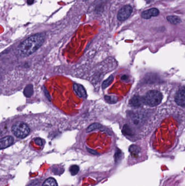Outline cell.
I'll return each instance as SVG.
<instances>
[{"mask_svg":"<svg viewBox=\"0 0 185 186\" xmlns=\"http://www.w3.org/2000/svg\"><path fill=\"white\" fill-rule=\"evenodd\" d=\"M42 186H58L56 180L53 177H50L44 182Z\"/></svg>","mask_w":185,"mask_h":186,"instance_id":"cell-12","label":"cell"},{"mask_svg":"<svg viewBox=\"0 0 185 186\" xmlns=\"http://www.w3.org/2000/svg\"><path fill=\"white\" fill-rule=\"evenodd\" d=\"M34 0H27V3L28 5H32L33 3H34Z\"/></svg>","mask_w":185,"mask_h":186,"instance_id":"cell-24","label":"cell"},{"mask_svg":"<svg viewBox=\"0 0 185 186\" xmlns=\"http://www.w3.org/2000/svg\"><path fill=\"white\" fill-rule=\"evenodd\" d=\"M113 80H114V76L112 75H111L109 78H107L106 80L103 81V82L102 83V88L105 89L107 88L112 82Z\"/></svg>","mask_w":185,"mask_h":186,"instance_id":"cell-14","label":"cell"},{"mask_svg":"<svg viewBox=\"0 0 185 186\" xmlns=\"http://www.w3.org/2000/svg\"><path fill=\"white\" fill-rule=\"evenodd\" d=\"M84 1H88V0H83Z\"/></svg>","mask_w":185,"mask_h":186,"instance_id":"cell-25","label":"cell"},{"mask_svg":"<svg viewBox=\"0 0 185 186\" xmlns=\"http://www.w3.org/2000/svg\"><path fill=\"white\" fill-rule=\"evenodd\" d=\"M123 133L124 135H129V136H132L133 135H134L133 131L132 130V129L129 126L127 125H125L123 126Z\"/></svg>","mask_w":185,"mask_h":186,"instance_id":"cell-15","label":"cell"},{"mask_svg":"<svg viewBox=\"0 0 185 186\" xmlns=\"http://www.w3.org/2000/svg\"><path fill=\"white\" fill-rule=\"evenodd\" d=\"M129 150L132 157L135 158H139L141 153V149L138 146L136 145H132L130 146Z\"/></svg>","mask_w":185,"mask_h":186,"instance_id":"cell-10","label":"cell"},{"mask_svg":"<svg viewBox=\"0 0 185 186\" xmlns=\"http://www.w3.org/2000/svg\"><path fill=\"white\" fill-rule=\"evenodd\" d=\"M132 12L133 8L130 5H126L123 6L118 12L117 15L118 20L121 21H124L129 17Z\"/></svg>","mask_w":185,"mask_h":186,"instance_id":"cell-4","label":"cell"},{"mask_svg":"<svg viewBox=\"0 0 185 186\" xmlns=\"http://www.w3.org/2000/svg\"><path fill=\"white\" fill-rule=\"evenodd\" d=\"M39 182L37 180H34L33 181L31 182L28 186H39Z\"/></svg>","mask_w":185,"mask_h":186,"instance_id":"cell-21","label":"cell"},{"mask_svg":"<svg viewBox=\"0 0 185 186\" xmlns=\"http://www.w3.org/2000/svg\"><path fill=\"white\" fill-rule=\"evenodd\" d=\"M176 103L182 107H185V87H184L177 92L175 96Z\"/></svg>","mask_w":185,"mask_h":186,"instance_id":"cell-5","label":"cell"},{"mask_svg":"<svg viewBox=\"0 0 185 186\" xmlns=\"http://www.w3.org/2000/svg\"><path fill=\"white\" fill-rule=\"evenodd\" d=\"M88 152H90V153H91V154H94V155H95V154H97L96 151H93V150H91V149H88Z\"/></svg>","mask_w":185,"mask_h":186,"instance_id":"cell-23","label":"cell"},{"mask_svg":"<svg viewBox=\"0 0 185 186\" xmlns=\"http://www.w3.org/2000/svg\"><path fill=\"white\" fill-rule=\"evenodd\" d=\"M73 90L79 98H86L87 97L86 90L83 85L78 84H73Z\"/></svg>","mask_w":185,"mask_h":186,"instance_id":"cell-7","label":"cell"},{"mask_svg":"<svg viewBox=\"0 0 185 186\" xmlns=\"http://www.w3.org/2000/svg\"><path fill=\"white\" fill-rule=\"evenodd\" d=\"M167 20L173 25H176L180 23L181 22L180 18H179L178 16H173V15L168 16L167 17Z\"/></svg>","mask_w":185,"mask_h":186,"instance_id":"cell-11","label":"cell"},{"mask_svg":"<svg viewBox=\"0 0 185 186\" xmlns=\"http://www.w3.org/2000/svg\"><path fill=\"white\" fill-rule=\"evenodd\" d=\"M101 127V124H99L98 123H95V124H93L92 125L89 126L86 130V131L88 132H90L91 131L99 129Z\"/></svg>","mask_w":185,"mask_h":186,"instance_id":"cell-16","label":"cell"},{"mask_svg":"<svg viewBox=\"0 0 185 186\" xmlns=\"http://www.w3.org/2000/svg\"><path fill=\"white\" fill-rule=\"evenodd\" d=\"M105 100H106L107 103H117V98L116 96H105Z\"/></svg>","mask_w":185,"mask_h":186,"instance_id":"cell-17","label":"cell"},{"mask_svg":"<svg viewBox=\"0 0 185 186\" xmlns=\"http://www.w3.org/2000/svg\"><path fill=\"white\" fill-rule=\"evenodd\" d=\"M122 156V153L120 150H118V151L116 152V154H115V160L116 161H118L120 159Z\"/></svg>","mask_w":185,"mask_h":186,"instance_id":"cell-19","label":"cell"},{"mask_svg":"<svg viewBox=\"0 0 185 186\" xmlns=\"http://www.w3.org/2000/svg\"><path fill=\"white\" fill-rule=\"evenodd\" d=\"M143 98L144 103L150 107H154L161 103L162 95L161 92L153 90L148 92Z\"/></svg>","mask_w":185,"mask_h":186,"instance_id":"cell-2","label":"cell"},{"mask_svg":"<svg viewBox=\"0 0 185 186\" xmlns=\"http://www.w3.org/2000/svg\"><path fill=\"white\" fill-rule=\"evenodd\" d=\"M35 143L37 144L38 145H40V146H42L43 145V140L40 139V138H37L36 139H35Z\"/></svg>","mask_w":185,"mask_h":186,"instance_id":"cell-20","label":"cell"},{"mask_svg":"<svg viewBox=\"0 0 185 186\" xmlns=\"http://www.w3.org/2000/svg\"><path fill=\"white\" fill-rule=\"evenodd\" d=\"M79 170V168L77 165H73L69 168V171L72 175H75L77 174Z\"/></svg>","mask_w":185,"mask_h":186,"instance_id":"cell-18","label":"cell"},{"mask_svg":"<svg viewBox=\"0 0 185 186\" xmlns=\"http://www.w3.org/2000/svg\"><path fill=\"white\" fill-rule=\"evenodd\" d=\"M12 131L13 134L19 138H25L30 132V129L28 126L21 121H19L15 124L12 126Z\"/></svg>","mask_w":185,"mask_h":186,"instance_id":"cell-3","label":"cell"},{"mask_svg":"<svg viewBox=\"0 0 185 186\" xmlns=\"http://www.w3.org/2000/svg\"><path fill=\"white\" fill-rule=\"evenodd\" d=\"M159 14V10L157 8H153L150 10H145L142 12L141 16L144 19H150L152 16H157Z\"/></svg>","mask_w":185,"mask_h":186,"instance_id":"cell-6","label":"cell"},{"mask_svg":"<svg viewBox=\"0 0 185 186\" xmlns=\"http://www.w3.org/2000/svg\"><path fill=\"white\" fill-rule=\"evenodd\" d=\"M44 40L45 35L43 33L33 35L20 44L19 46V52L22 56H29L41 46Z\"/></svg>","mask_w":185,"mask_h":186,"instance_id":"cell-1","label":"cell"},{"mask_svg":"<svg viewBox=\"0 0 185 186\" xmlns=\"http://www.w3.org/2000/svg\"><path fill=\"white\" fill-rule=\"evenodd\" d=\"M14 142V138L11 136H7L2 138L0 141L1 149H3L8 147Z\"/></svg>","mask_w":185,"mask_h":186,"instance_id":"cell-8","label":"cell"},{"mask_svg":"<svg viewBox=\"0 0 185 186\" xmlns=\"http://www.w3.org/2000/svg\"><path fill=\"white\" fill-rule=\"evenodd\" d=\"M144 103V98L138 95H135L130 100L129 104L133 107H139Z\"/></svg>","mask_w":185,"mask_h":186,"instance_id":"cell-9","label":"cell"},{"mask_svg":"<svg viewBox=\"0 0 185 186\" xmlns=\"http://www.w3.org/2000/svg\"><path fill=\"white\" fill-rule=\"evenodd\" d=\"M128 76L127 75H125L122 76V77H121V79L122 81H125L128 80Z\"/></svg>","mask_w":185,"mask_h":186,"instance_id":"cell-22","label":"cell"},{"mask_svg":"<svg viewBox=\"0 0 185 186\" xmlns=\"http://www.w3.org/2000/svg\"><path fill=\"white\" fill-rule=\"evenodd\" d=\"M24 95L26 97H31L33 94V88L32 85L29 84L28 85L24 90Z\"/></svg>","mask_w":185,"mask_h":186,"instance_id":"cell-13","label":"cell"}]
</instances>
